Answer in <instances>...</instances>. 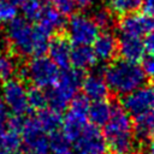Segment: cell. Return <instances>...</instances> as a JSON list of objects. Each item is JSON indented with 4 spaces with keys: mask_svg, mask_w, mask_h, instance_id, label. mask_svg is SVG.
Here are the masks:
<instances>
[{
    "mask_svg": "<svg viewBox=\"0 0 154 154\" xmlns=\"http://www.w3.org/2000/svg\"><path fill=\"white\" fill-rule=\"evenodd\" d=\"M103 136L112 154H131L134 152L136 146L135 125L123 107L114 106L113 113L105 125Z\"/></svg>",
    "mask_w": 154,
    "mask_h": 154,
    "instance_id": "6da1fadb",
    "label": "cell"
},
{
    "mask_svg": "<svg viewBox=\"0 0 154 154\" xmlns=\"http://www.w3.org/2000/svg\"><path fill=\"white\" fill-rule=\"evenodd\" d=\"M108 89L120 96H125L143 84H146V73L137 63L118 59L111 63L103 72Z\"/></svg>",
    "mask_w": 154,
    "mask_h": 154,
    "instance_id": "7a4b0ae2",
    "label": "cell"
},
{
    "mask_svg": "<svg viewBox=\"0 0 154 154\" xmlns=\"http://www.w3.org/2000/svg\"><path fill=\"white\" fill-rule=\"evenodd\" d=\"M83 73L77 69H65L60 72L59 79L47 93L49 108L61 112L69 107L82 87Z\"/></svg>",
    "mask_w": 154,
    "mask_h": 154,
    "instance_id": "3957f363",
    "label": "cell"
},
{
    "mask_svg": "<svg viewBox=\"0 0 154 154\" xmlns=\"http://www.w3.org/2000/svg\"><path fill=\"white\" fill-rule=\"evenodd\" d=\"M19 75L22 78L29 81L32 87L41 89L52 88L60 76L59 67L46 57H35L26 65L19 69Z\"/></svg>",
    "mask_w": 154,
    "mask_h": 154,
    "instance_id": "277c9868",
    "label": "cell"
},
{
    "mask_svg": "<svg viewBox=\"0 0 154 154\" xmlns=\"http://www.w3.org/2000/svg\"><path fill=\"white\" fill-rule=\"evenodd\" d=\"M5 42L18 57L34 55L35 26L25 18H16L5 26Z\"/></svg>",
    "mask_w": 154,
    "mask_h": 154,
    "instance_id": "5b68a950",
    "label": "cell"
},
{
    "mask_svg": "<svg viewBox=\"0 0 154 154\" xmlns=\"http://www.w3.org/2000/svg\"><path fill=\"white\" fill-rule=\"evenodd\" d=\"M89 105L84 96H76L69 105L61 125V132L67 142H75L88 126Z\"/></svg>",
    "mask_w": 154,
    "mask_h": 154,
    "instance_id": "8992f818",
    "label": "cell"
},
{
    "mask_svg": "<svg viewBox=\"0 0 154 154\" xmlns=\"http://www.w3.org/2000/svg\"><path fill=\"white\" fill-rule=\"evenodd\" d=\"M100 34V28L91 16L76 13L66 22L67 40L73 46H90Z\"/></svg>",
    "mask_w": 154,
    "mask_h": 154,
    "instance_id": "52a82bcc",
    "label": "cell"
},
{
    "mask_svg": "<svg viewBox=\"0 0 154 154\" xmlns=\"http://www.w3.org/2000/svg\"><path fill=\"white\" fill-rule=\"evenodd\" d=\"M122 107L135 119L154 112V83L143 84L135 91L123 96Z\"/></svg>",
    "mask_w": 154,
    "mask_h": 154,
    "instance_id": "ba28073f",
    "label": "cell"
},
{
    "mask_svg": "<svg viewBox=\"0 0 154 154\" xmlns=\"http://www.w3.org/2000/svg\"><path fill=\"white\" fill-rule=\"evenodd\" d=\"M1 95V100L13 116L22 117L31 109L28 101V88L22 79L12 78L5 82Z\"/></svg>",
    "mask_w": 154,
    "mask_h": 154,
    "instance_id": "9c48e42d",
    "label": "cell"
},
{
    "mask_svg": "<svg viewBox=\"0 0 154 154\" xmlns=\"http://www.w3.org/2000/svg\"><path fill=\"white\" fill-rule=\"evenodd\" d=\"M22 143L29 154H49V135L43 131L35 117L24 119L22 130Z\"/></svg>",
    "mask_w": 154,
    "mask_h": 154,
    "instance_id": "30bf717a",
    "label": "cell"
},
{
    "mask_svg": "<svg viewBox=\"0 0 154 154\" xmlns=\"http://www.w3.org/2000/svg\"><path fill=\"white\" fill-rule=\"evenodd\" d=\"M73 152L75 154H107L108 147L100 129L90 124L73 142Z\"/></svg>",
    "mask_w": 154,
    "mask_h": 154,
    "instance_id": "8fae6325",
    "label": "cell"
},
{
    "mask_svg": "<svg viewBox=\"0 0 154 154\" xmlns=\"http://www.w3.org/2000/svg\"><path fill=\"white\" fill-rule=\"evenodd\" d=\"M120 35L141 37L154 30V17L147 13H130L119 22Z\"/></svg>",
    "mask_w": 154,
    "mask_h": 154,
    "instance_id": "7c38bea8",
    "label": "cell"
},
{
    "mask_svg": "<svg viewBox=\"0 0 154 154\" xmlns=\"http://www.w3.org/2000/svg\"><path fill=\"white\" fill-rule=\"evenodd\" d=\"M81 88L83 90L84 97H87L91 102L106 100L108 91H109L108 85L105 79V76L100 71H94V72L87 75L83 78Z\"/></svg>",
    "mask_w": 154,
    "mask_h": 154,
    "instance_id": "4fadbf2b",
    "label": "cell"
},
{
    "mask_svg": "<svg viewBox=\"0 0 154 154\" xmlns=\"http://www.w3.org/2000/svg\"><path fill=\"white\" fill-rule=\"evenodd\" d=\"M118 52L122 59L138 64L146 54L143 40H141V37L120 35L118 40Z\"/></svg>",
    "mask_w": 154,
    "mask_h": 154,
    "instance_id": "5bb4252c",
    "label": "cell"
},
{
    "mask_svg": "<svg viewBox=\"0 0 154 154\" xmlns=\"http://www.w3.org/2000/svg\"><path fill=\"white\" fill-rule=\"evenodd\" d=\"M71 42L63 37V36H57L51 40L49 47H48V57L49 59L59 67V69H67L69 65L71 64Z\"/></svg>",
    "mask_w": 154,
    "mask_h": 154,
    "instance_id": "9a60e30c",
    "label": "cell"
},
{
    "mask_svg": "<svg viewBox=\"0 0 154 154\" xmlns=\"http://www.w3.org/2000/svg\"><path fill=\"white\" fill-rule=\"evenodd\" d=\"M93 51L96 55V59L105 63L111 61L116 53L118 52V40L113 32L106 30L99 34L96 40L93 43Z\"/></svg>",
    "mask_w": 154,
    "mask_h": 154,
    "instance_id": "2e32d148",
    "label": "cell"
},
{
    "mask_svg": "<svg viewBox=\"0 0 154 154\" xmlns=\"http://www.w3.org/2000/svg\"><path fill=\"white\" fill-rule=\"evenodd\" d=\"M38 25L53 35L66 26V20L64 14H61L57 8H54L52 5H47L38 18Z\"/></svg>",
    "mask_w": 154,
    "mask_h": 154,
    "instance_id": "e0dca14e",
    "label": "cell"
},
{
    "mask_svg": "<svg viewBox=\"0 0 154 154\" xmlns=\"http://www.w3.org/2000/svg\"><path fill=\"white\" fill-rule=\"evenodd\" d=\"M97 59L90 46H73L71 52V64L75 69L83 71L95 66Z\"/></svg>",
    "mask_w": 154,
    "mask_h": 154,
    "instance_id": "ac0fdd59",
    "label": "cell"
},
{
    "mask_svg": "<svg viewBox=\"0 0 154 154\" xmlns=\"http://www.w3.org/2000/svg\"><path fill=\"white\" fill-rule=\"evenodd\" d=\"M113 108L114 107L107 100L93 101L89 105V112H88V118L91 125L96 128L105 126L113 113Z\"/></svg>",
    "mask_w": 154,
    "mask_h": 154,
    "instance_id": "d6986e66",
    "label": "cell"
},
{
    "mask_svg": "<svg viewBox=\"0 0 154 154\" xmlns=\"http://www.w3.org/2000/svg\"><path fill=\"white\" fill-rule=\"evenodd\" d=\"M35 118L38 122L40 126L43 129V131L48 135L59 131V129L63 125V118L60 112L52 108H43L38 111Z\"/></svg>",
    "mask_w": 154,
    "mask_h": 154,
    "instance_id": "ffe728a7",
    "label": "cell"
},
{
    "mask_svg": "<svg viewBox=\"0 0 154 154\" xmlns=\"http://www.w3.org/2000/svg\"><path fill=\"white\" fill-rule=\"evenodd\" d=\"M19 65L16 57L6 51L0 52V75L2 82H7L12 79L19 72Z\"/></svg>",
    "mask_w": 154,
    "mask_h": 154,
    "instance_id": "44dd1931",
    "label": "cell"
},
{
    "mask_svg": "<svg viewBox=\"0 0 154 154\" xmlns=\"http://www.w3.org/2000/svg\"><path fill=\"white\" fill-rule=\"evenodd\" d=\"M135 132L136 136L146 140V138H152L154 137V112L135 119Z\"/></svg>",
    "mask_w": 154,
    "mask_h": 154,
    "instance_id": "7402d4cb",
    "label": "cell"
},
{
    "mask_svg": "<svg viewBox=\"0 0 154 154\" xmlns=\"http://www.w3.org/2000/svg\"><path fill=\"white\" fill-rule=\"evenodd\" d=\"M20 6L24 18L30 22V20H38L47 4L46 0H24V2Z\"/></svg>",
    "mask_w": 154,
    "mask_h": 154,
    "instance_id": "603a6c76",
    "label": "cell"
},
{
    "mask_svg": "<svg viewBox=\"0 0 154 154\" xmlns=\"http://www.w3.org/2000/svg\"><path fill=\"white\" fill-rule=\"evenodd\" d=\"M143 5V0H109V8L118 14L135 13Z\"/></svg>",
    "mask_w": 154,
    "mask_h": 154,
    "instance_id": "cb8c5ba5",
    "label": "cell"
},
{
    "mask_svg": "<svg viewBox=\"0 0 154 154\" xmlns=\"http://www.w3.org/2000/svg\"><path fill=\"white\" fill-rule=\"evenodd\" d=\"M28 101L31 109L41 111L46 108V105H48L47 100V93L43 91V89L37 87H30L28 88Z\"/></svg>",
    "mask_w": 154,
    "mask_h": 154,
    "instance_id": "d4e9b609",
    "label": "cell"
},
{
    "mask_svg": "<svg viewBox=\"0 0 154 154\" xmlns=\"http://www.w3.org/2000/svg\"><path fill=\"white\" fill-rule=\"evenodd\" d=\"M17 5L10 0H0V24L7 25L17 18Z\"/></svg>",
    "mask_w": 154,
    "mask_h": 154,
    "instance_id": "484cf974",
    "label": "cell"
},
{
    "mask_svg": "<svg viewBox=\"0 0 154 154\" xmlns=\"http://www.w3.org/2000/svg\"><path fill=\"white\" fill-rule=\"evenodd\" d=\"M93 19L95 20V23L97 24V26L100 29H108L112 24H113V16H112V11H109L108 8L105 7H97L94 13H93Z\"/></svg>",
    "mask_w": 154,
    "mask_h": 154,
    "instance_id": "4316f807",
    "label": "cell"
},
{
    "mask_svg": "<svg viewBox=\"0 0 154 154\" xmlns=\"http://www.w3.org/2000/svg\"><path fill=\"white\" fill-rule=\"evenodd\" d=\"M51 2H52V6L64 16H67V14L72 16L75 10L78 7L76 0H51Z\"/></svg>",
    "mask_w": 154,
    "mask_h": 154,
    "instance_id": "83f0119b",
    "label": "cell"
},
{
    "mask_svg": "<svg viewBox=\"0 0 154 154\" xmlns=\"http://www.w3.org/2000/svg\"><path fill=\"white\" fill-rule=\"evenodd\" d=\"M143 45H144L146 53H148L149 55H154V30L148 32L144 36Z\"/></svg>",
    "mask_w": 154,
    "mask_h": 154,
    "instance_id": "f1b7e54d",
    "label": "cell"
},
{
    "mask_svg": "<svg viewBox=\"0 0 154 154\" xmlns=\"http://www.w3.org/2000/svg\"><path fill=\"white\" fill-rule=\"evenodd\" d=\"M8 109L6 107V105L4 103V101L0 99V125H6L10 117H8Z\"/></svg>",
    "mask_w": 154,
    "mask_h": 154,
    "instance_id": "f546056e",
    "label": "cell"
},
{
    "mask_svg": "<svg viewBox=\"0 0 154 154\" xmlns=\"http://www.w3.org/2000/svg\"><path fill=\"white\" fill-rule=\"evenodd\" d=\"M144 13L154 17V0H143Z\"/></svg>",
    "mask_w": 154,
    "mask_h": 154,
    "instance_id": "4dcf8cb0",
    "label": "cell"
},
{
    "mask_svg": "<svg viewBox=\"0 0 154 154\" xmlns=\"http://www.w3.org/2000/svg\"><path fill=\"white\" fill-rule=\"evenodd\" d=\"M97 0H76L77 6L81 8H88L90 6H93Z\"/></svg>",
    "mask_w": 154,
    "mask_h": 154,
    "instance_id": "1f68e13d",
    "label": "cell"
},
{
    "mask_svg": "<svg viewBox=\"0 0 154 154\" xmlns=\"http://www.w3.org/2000/svg\"><path fill=\"white\" fill-rule=\"evenodd\" d=\"M53 154H75V152L72 149H70L69 147H65V148H61V149H58V150H54Z\"/></svg>",
    "mask_w": 154,
    "mask_h": 154,
    "instance_id": "d6a6232c",
    "label": "cell"
},
{
    "mask_svg": "<svg viewBox=\"0 0 154 154\" xmlns=\"http://www.w3.org/2000/svg\"><path fill=\"white\" fill-rule=\"evenodd\" d=\"M147 154H154V137H152L147 146Z\"/></svg>",
    "mask_w": 154,
    "mask_h": 154,
    "instance_id": "836d02e7",
    "label": "cell"
},
{
    "mask_svg": "<svg viewBox=\"0 0 154 154\" xmlns=\"http://www.w3.org/2000/svg\"><path fill=\"white\" fill-rule=\"evenodd\" d=\"M5 131H6V125H0V146L2 144V140L5 136Z\"/></svg>",
    "mask_w": 154,
    "mask_h": 154,
    "instance_id": "e575fe53",
    "label": "cell"
},
{
    "mask_svg": "<svg viewBox=\"0 0 154 154\" xmlns=\"http://www.w3.org/2000/svg\"><path fill=\"white\" fill-rule=\"evenodd\" d=\"M0 154H11V153H10L8 150H6L2 146H0Z\"/></svg>",
    "mask_w": 154,
    "mask_h": 154,
    "instance_id": "d590c367",
    "label": "cell"
},
{
    "mask_svg": "<svg viewBox=\"0 0 154 154\" xmlns=\"http://www.w3.org/2000/svg\"><path fill=\"white\" fill-rule=\"evenodd\" d=\"M10 1L13 2V4H16V5H22L24 2V0H10Z\"/></svg>",
    "mask_w": 154,
    "mask_h": 154,
    "instance_id": "8d00e7d4",
    "label": "cell"
},
{
    "mask_svg": "<svg viewBox=\"0 0 154 154\" xmlns=\"http://www.w3.org/2000/svg\"><path fill=\"white\" fill-rule=\"evenodd\" d=\"M11 154H24V153L20 152V150H17V152H13V153H11Z\"/></svg>",
    "mask_w": 154,
    "mask_h": 154,
    "instance_id": "74e56055",
    "label": "cell"
},
{
    "mask_svg": "<svg viewBox=\"0 0 154 154\" xmlns=\"http://www.w3.org/2000/svg\"><path fill=\"white\" fill-rule=\"evenodd\" d=\"M131 154H143V153H141V152H132Z\"/></svg>",
    "mask_w": 154,
    "mask_h": 154,
    "instance_id": "f35d334b",
    "label": "cell"
},
{
    "mask_svg": "<svg viewBox=\"0 0 154 154\" xmlns=\"http://www.w3.org/2000/svg\"><path fill=\"white\" fill-rule=\"evenodd\" d=\"M2 83V78H1V75H0V84Z\"/></svg>",
    "mask_w": 154,
    "mask_h": 154,
    "instance_id": "ab89813d",
    "label": "cell"
}]
</instances>
